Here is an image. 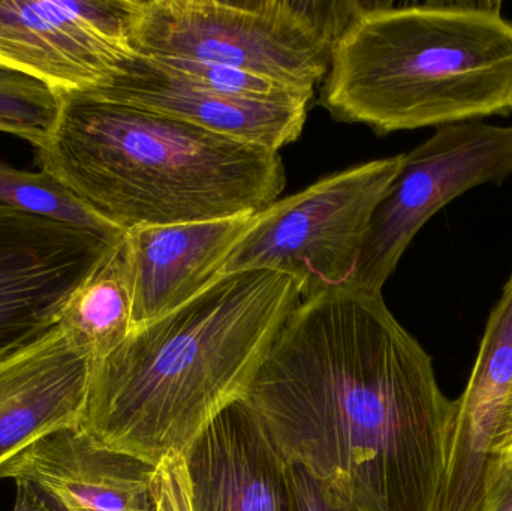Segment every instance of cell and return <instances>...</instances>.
Returning <instances> with one entry per match:
<instances>
[{
    "instance_id": "7c38bea8",
    "label": "cell",
    "mask_w": 512,
    "mask_h": 511,
    "mask_svg": "<svg viewBox=\"0 0 512 511\" xmlns=\"http://www.w3.org/2000/svg\"><path fill=\"white\" fill-rule=\"evenodd\" d=\"M93 365L59 324L0 354V470L47 435L81 426Z\"/></svg>"
},
{
    "instance_id": "30bf717a",
    "label": "cell",
    "mask_w": 512,
    "mask_h": 511,
    "mask_svg": "<svg viewBox=\"0 0 512 511\" xmlns=\"http://www.w3.org/2000/svg\"><path fill=\"white\" fill-rule=\"evenodd\" d=\"M89 92L274 152L298 140L309 104L227 95L137 53L107 83Z\"/></svg>"
},
{
    "instance_id": "8fae6325",
    "label": "cell",
    "mask_w": 512,
    "mask_h": 511,
    "mask_svg": "<svg viewBox=\"0 0 512 511\" xmlns=\"http://www.w3.org/2000/svg\"><path fill=\"white\" fill-rule=\"evenodd\" d=\"M182 458L192 511H292L289 464L248 399L215 417Z\"/></svg>"
},
{
    "instance_id": "277c9868",
    "label": "cell",
    "mask_w": 512,
    "mask_h": 511,
    "mask_svg": "<svg viewBox=\"0 0 512 511\" xmlns=\"http://www.w3.org/2000/svg\"><path fill=\"white\" fill-rule=\"evenodd\" d=\"M319 104L379 135L512 114V23L496 0L366 2L337 38Z\"/></svg>"
},
{
    "instance_id": "2e32d148",
    "label": "cell",
    "mask_w": 512,
    "mask_h": 511,
    "mask_svg": "<svg viewBox=\"0 0 512 511\" xmlns=\"http://www.w3.org/2000/svg\"><path fill=\"white\" fill-rule=\"evenodd\" d=\"M123 242L72 294L59 321L95 363L113 354L132 332V284Z\"/></svg>"
},
{
    "instance_id": "44dd1931",
    "label": "cell",
    "mask_w": 512,
    "mask_h": 511,
    "mask_svg": "<svg viewBox=\"0 0 512 511\" xmlns=\"http://www.w3.org/2000/svg\"><path fill=\"white\" fill-rule=\"evenodd\" d=\"M480 511H512V450L493 456Z\"/></svg>"
},
{
    "instance_id": "603a6c76",
    "label": "cell",
    "mask_w": 512,
    "mask_h": 511,
    "mask_svg": "<svg viewBox=\"0 0 512 511\" xmlns=\"http://www.w3.org/2000/svg\"><path fill=\"white\" fill-rule=\"evenodd\" d=\"M510 450H512V399L501 429H499L498 437H496L495 444H493V456L510 452Z\"/></svg>"
},
{
    "instance_id": "7402d4cb",
    "label": "cell",
    "mask_w": 512,
    "mask_h": 511,
    "mask_svg": "<svg viewBox=\"0 0 512 511\" xmlns=\"http://www.w3.org/2000/svg\"><path fill=\"white\" fill-rule=\"evenodd\" d=\"M15 486H17V494H15L12 511H57L51 506L50 501L30 483L17 480Z\"/></svg>"
},
{
    "instance_id": "6da1fadb",
    "label": "cell",
    "mask_w": 512,
    "mask_h": 511,
    "mask_svg": "<svg viewBox=\"0 0 512 511\" xmlns=\"http://www.w3.org/2000/svg\"><path fill=\"white\" fill-rule=\"evenodd\" d=\"M248 402L286 462L354 511H435L454 402L382 294L301 300Z\"/></svg>"
},
{
    "instance_id": "ba28073f",
    "label": "cell",
    "mask_w": 512,
    "mask_h": 511,
    "mask_svg": "<svg viewBox=\"0 0 512 511\" xmlns=\"http://www.w3.org/2000/svg\"><path fill=\"white\" fill-rule=\"evenodd\" d=\"M137 0H0V69L89 92L134 56Z\"/></svg>"
},
{
    "instance_id": "3957f363",
    "label": "cell",
    "mask_w": 512,
    "mask_h": 511,
    "mask_svg": "<svg viewBox=\"0 0 512 511\" xmlns=\"http://www.w3.org/2000/svg\"><path fill=\"white\" fill-rule=\"evenodd\" d=\"M57 98L41 170L125 233L258 213L285 189L274 150L93 92Z\"/></svg>"
},
{
    "instance_id": "9c48e42d",
    "label": "cell",
    "mask_w": 512,
    "mask_h": 511,
    "mask_svg": "<svg viewBox=\"0 0 512 511\" xmlns=\"http://www.w3.org/2000/svg\"><path fill=\"white\" fill-rule=\"evenodd\" d=\"M122 240L0 206V354L56 327L72 294Z\"/></svg>"
},
{
    "instance_id": "4fadbf2b",
    "label": "cell",
    "mask_w": 512,
    "mask_h": 511,
    "mask_svg": "<svg viewBox=\"0 0 512 511\" xmlns=\"http://www.w3.org/2000/svg\"><path fill=\"white\" fill-rule=\"evenodd\" d=\"M156 468L78 426L27 447L0 470V480L30 483L57 511H155Z\"/></svg>"
},
{
    "instance_id": "ffe728a7",
    "label": "cell",
    "mask_w": 512,
    "mask_h": 511,
    "mask_svg": "<svg viewBox=\"0 0 512 511\" xmlns=\"http://www.w3.org/2000/svg\"><path fill=\"white\" fill-rule=\"evenodd\" d=\"M153 500L155 511H192L182 456L167 459L156 468Z\"/></svg>"
},
{
    "instance_id": "5b68a950",
    "label": "cell",
    "mask_w": 512,
    "mask_h": 511,
    "mask_svg": "<svg viewBox=\"0 0 512 511\" xmlns=\"http://www.w3.org/2000/svg\"><path fill=\"white\" fill-rule=\"evenodd\" d=\"M354 0H137L132 47L152 59L230 66L313 95Z\"/></svg>"
},
{
    "instance_id": "52a82bcc",
    "label": "cell",
    "mask_w": 512,
    "mask_h": 511,
    "mask_svg": "<svg viewBox=\"0 0 512 511\" xmlns=\"http://www.w3.org/2000/svg\"><path fill=\"white\" fill-rule=\"evenodd\" d=\"M512 174V126L475 122L441 126L403 153L402 165L373 212L352 288L382 294L406 248L439 210L481 185Z\"/></svg>"
},
{
    "instance_id": "7a4b0ae2",
    "label": "cell",
    "mask_w": 512,
    "mask_h": 511,
    "mask_svg": "<svg viewBox=\"0 0 512 511\" xmlns=\"http://www.w3.org/2000/svg\"><path fill=\"white\" fill-rule=\"evenodd\" d=\"M301 300L297 282L276 270L221 276L93 365L81 428L153 467L180 458L215 417L248 399Z\"/></svg>"
},
{
    "instance_id": "e0dca14e",
    "label": "cell",
    "mask_w": 512,
    "mask_h": 511,
    "mask_svg": "<svg viewBox=\"0 0 512 511\" xmlns=\"http://www.w3.org/2000/svg\"><path fill=\"white\" fill-rule=\"evenodd\" d=\"M0 206L92 231L108 239L122 240L126 234L93 212L81 198L44 170L29 173L0 164Z\"/></svg>"
},
{
    "instance_id": "8992f818",
    "label": "cell",
    "mask_w": 512,
    "mask_h": 511,
    "mask_svg": "<svg viewBox=\"0 0 512 511\" xmlns=\"http://www.w3.org/2000/svg\"><path fill=\"white\" fill-rule=\"evenodd\" d=\"M402 155L355 165L274 201L225 261L222 276L268 269L297 282L303 300L352 288L373 212Z\"/></svg>"
},
{
    "instance_id": "d6986e66",
    "label": "cell",
    "mask_w": 512,
    "mask_h": 511,
    "mask_svg": "<svg viewBox=\"0 0 512 511\" xmlns=\"http://www.w3.org/2000/svg\"><path fill=\"white\" fill-rule=\"evenodd\" d=\"M292 511H354L300 465L289 464Z\"/></svg>"
},
{
    "instance_id": "ac0fdd59",
    "label": "cell",
    "mask_w": 512,
    "mask_h": 511,
    "mask_svg": "<svg viewBox=\"0 0 512 511\" xmlns=\"http://www.w3.org/2000/svg\"><path fill=\"white\" fill-rule=\"evenodd\" d=\"M59 98L44 84L0 69V132L17 135L39 149L50 137Z\"/></svg>"
},
{
    "instance_id": "9a60e30c",
    "label": "cell",
    "mask_w": 512,
    "mask_h": 511,
    "mask_svg": "<svg viewBox=\"0 0 512 511\" xmlns=\"http://www.w3.org/2000/svg\"><path fill=\"white\" fill-rule=\"evenodd\" d=\"M255 218L256 213H245L126 231L132 330L176 311L218 281L225 261Z\"/></svg>"
},
{
    "instance_id": "5bb4252c",
    "label": "cell",
    "mask_w": 512,
    "mask_h": 511,
    "mask_svg": "<svg viewBox=\"0 0 512 511\" xmlns=\"http://www.w3.org/2000/svg\"><path fill=\"white\" fill-rule=\"evenodd\" d=\"M512 399V273L487 321L465 392L454 401L435 511H480L493 444Z\"/></svg>"
}]
</instances>
